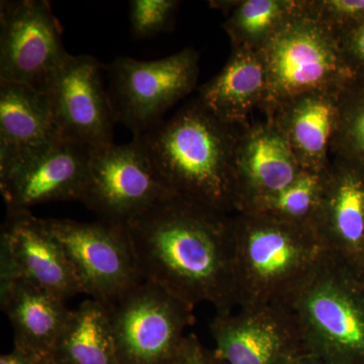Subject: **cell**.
<instances>
[{
	"mask_svg": "<svg viewBox=\"0 0 364 364\" xmlns=\"http://www.w3.org/2000/svg\"><path fill=\"white\" fill-rule=\"evenodd\" d=\"M124 226L143 280L191 308L208 303L217 314L233 312V217L172 193Z\"/></svg>",
	"mask_w": 364,
	"mask_h": 364,
	"instance_id": "6da1fadb",
	"label": "cell"
},
{
	"mask_svg": "<svg viewBox=\"0 0 364 364\" xmlns=\"http://www.w3.org/2000/svg\"><path fill=\"white\" fill-rule=\"evenodd\" d=\"M241 129L218 119L196 98L136 136L165 188L230 215L237 213L235 163Z\"/></svg>",
	"mask_w": 364,
	"mask_h": 364,
	"instance_id": "7a4b0ae2",
	"label": "cell"
},
{
	"mask_svg": "<svg viewBox=\"0 0 364 364\" xmlns=\"http://www.w3.org/2000/svg\"><path fill=\"white\" fill-rule=\"evenodd\" d=\"M45 221L65 251L81 294L111 304L144 282L124 225L104 220Z\"/></svg>",
	"mask_w": 364,
	"mask_h": 364,
	"instance_id": "ba28073f",
	"label": "cell"
},
{
	"mask_svg": "<svg viewBox=\"0 0 364 364\" xmlns=\"http://www.w3.org/2000/svg\"><path fill=\"white\" fill-rule=\"evenodd\" d=\"M303 0L232 1L224 23L233 49L261 50L273 35L301 9Z\"/></svg>",
	"mask_w": 364,
	"mask_h": 364,
	"instance_id": "7402d4cb",
	"label": "cell"
},
{
	"mask_svg": "<svg viewBox=\"0 0 364 364\" xmlns=\"http://www.w3.org/2000/svg\"><path fill=\"white\" fill-rule=\"evenodd\" d=\"M282 304L309 353L331 364H364V284L348 262L325 251Z\"/></svg>",
	"mask_w": 364,
	"mask_h": 364,
	"instance_id": "277c9868",
	"label": "cell"
},
{
	"mask_svg": "<svg viewBox=\"0 0 364 364\" xmlns=\"http://www.w3.org/2000/svg\"><path fill=\"white\" fill-rule=\"evenodd\" d=\"M93 149L59 138L44 149L0 169V191L6 212L33 205L80 200Z\"/></svg>",
	"mask_w": 364,
	"mask_h": 364,
	"instance_id": "5bb4252c",
	"label": "cell"
},
{
	"mask_svg": "<svg viewBox=\"0 0 364 364\" xmlns=\"http://www.w3.org/2000/svg\"><path fill=\"white\" fill-rule=\"evenodd\" d=\"M168 364H228L217 351L208 349L196 334L186 335Z\"/></svg>",
	"mask_w": 364,
	"mask_h": 364,
	"instance_id": "83f0119b",
	"label": "cell"
},
{
	"mask_svg": "<svg viewBox=\"0 0 364 364\" xmlns=\"http://www.w3.org/2000/svg\"><path fill=\"white\" fill-rule=\"evenodd\" d=\"M314 230L325 250L354 265L364 249V169L331 158Z\"/></svg>",
	"mask_w": 364,
	"mask_h": 364,
	"instance_id": "2e32d148",
	"label": "cell"
},
{
	"mask_svg": "<svg viewBox=\"0 0 364 364\" xmlns=\"http://www.w3.org/2000/svg\"><path fill=\"white\" fill-rule=\"evenodd\" d=\"M305 7L336 33L364 21V0H305Z\"/></svg>",
	"mask_w": 364,
	"mask_h": 364,
	"instance_id": "484cf974",
	"label": "cell"
},
{
	"mask_svg": "<svg viewBox=\"0 0 364 364\" xmlns=\"http://www.w3.org/2000/svg\"><path fill=\"white\" fill-rule=\"evenodd\" d=\"M181 2L176 0H132L131 30L135 39H147L168 32Z\"/></svg>",
	"mask_w": 364,
	"mask_h": 364,
	"instance_id": "d4e9b609",
	"label": "cell"
},
{
	"mask_svg": "<svg viewBox=\"0 0 364 364\" xmlns=\"http://www.w3.org/2000/svg\"><path fill=\"white\" fill-rule=\"evenodd\" d=\"M342 88L309 91L286 100L265 119L277 124L306 171L322 172L331 163Z\"/></svg>",
	"mask_w": 364,
	"mask_h": 364,
	"instance_id": "e0dca14e",
	"label": "cell"
},
{
	"mask_svg": "<svg viewBox=\"0 0 364 364\" xmlns=\"http://www.w3.org/2000/svg\"><path fill=\"white\" fill-rule=\"evenodd\" d=\"M0 364H52L49 358L21 350L14 347V350L0 358Z\"/></svg>",
	"mask_w": 364,
	"mask_h": 364,
	"instance_id": "f1b7e54d",
	"label": "cell"
},
{
	"mask_svg": "<svg viewBox=\"0 0 364 364\" xmlns=\"http://www.w3.org/2000/svg\"><path fill=\"white\" fill-rule=\"evenodd\" d=\"M228 364H289L309 353L296 318L284 304L217 314L210 324Z\"/></svg>",
	"mask_w": 364,
	"mask_h": 364,
	"instance_id": "7c38bea8",
	"label": "cell"
},
{
	"mask_svg": "<svg viewBox=\"0 0 364 364\" xmlns=\"http://www.w3.org/2000/svg\"><path fill=\"white\" fill-rule=\"evenodd\" d=\"M342 56L355 80L364 81V21L336 33Z\"/></svg>",
	"mask_w": 364,
	"mask_h": 364,
	"instance_id": "4316f807",
	"label": "cell"
},
{
	"mask_svg": "<svg viewBox=\"0 0 364 364\" xmlns=\"http://www.w3.org/2000/svg\"><path fill=\"white\" fill-rule=\"evenodd\" d=\"M237 213H249L291 186L306 170L270 119L242 127L236 150Z\"/></svg>",
	"mask_w": 364,
	"mask_h": 364,
	"instance_id": "9a60e30c",
	"label": "cell"
},
{
	"mask_svg": "<svg viewBox=\"0 0 364 364\" xmlns=\"http://www.w3.org/2000/svg\"><path fill=\"white\" fill-rule=\"evenodd\" d=\"M235 282L240 308L282 303L325 247L310 227L257 213L233 215Z\"/></svg>",
	"mask_w": 364,
	"mask_h": 364,
	"instance_id": "3957f363",
	"label": "cell"
},
{
	"mask_svg": "<svg viewBox=\"0 0 364 364\" xmlns=\"http://www.w3.org/2000/svg\"><path fill=\"white\" fill-rule=\"evenodd\" d=\"M109 306L119 364H168L195 323L193 308L145 280Z\"/></svg>",
	"mask_w": 364,
	"mask_h": 364,
	"instance_id": "52a82bcc",
	"label": "cell"
},
{
	"mask_svg": "<svg viewBox=\"0 0 364 364\" xmlns=\"http://www.w3.org/2000/svg\"><path fill=\"white\" fill-rule=\"evenodd\" d=\"M289 364H331L324 359L318 358V356L312 355V354H306V355L301 356L296 360Z\"/></svg>",
	"mask_w": 364,
	"mask_h": 364,
	"instance_id": "f546056e",
	"label": "cell"
},
{
	"mask_svg": "<svg viewBox=\"0 0 364 364\" xmlns=\"http://www.w3.org/2000/svg\"><path fill=\"white\" fill-rule=\"evenodd\" d=\"M139 136L93 151L80 200L104 221L126 225L165 196Z\"/></svg>",
	"mask_w": 364,
	"mask_h": 364,
	"instance_id": "30bf717a",
	"label": "cell"
},
{
	"mask_svg": "<svg viewBox=\"0 0 364 364\" xmlns=\"http://www.w3.org/2000/svg\"><path fill=\"white\" fill-rule=\"evenodd\" d=\"M198 60L191 48L151 61L117 57L109 68L107 90L117 123L134 136L161 123L165 112L196 87Z\"/></svg>",
	"mask_w": 364,
	"mask_h": 364,
	"instance_id": "8992f818",
	"label": "cell"
},
{
	"mask_svg": "<svg viewBox=\"0 0 364 364\" xmlns=\"http://www.w3.org/2000/svg\"><path fill=\"white\" fill-rule=\"evenodd\" d=\"M69 56L49 1L0 2V81L44 92Z\"/></svg>",
	"mask_w": 364,
	"mask_h": 364,
	"instance_id": "9c48e42d",
	"label": "cell"
},
{
	"mask_svg": "<svg viewBox=\"0 0 364 364\" xmlns=\"http://www.w3.org/2000/svg\"><path fill=\"white\" fill-rule=\"evenodd\" d=\"M331 156L364 169V81L353 79L342 91Z\"/></svg>",
	"mask_w": 364,
	"mask_h": 364,
	"instance_id": "cb8c5ba5",
	"label": "cell"
},
{
	"mask_svg": "<svg viewBox=\"0 0 364 364\" xmlns=\"http://www.w3.org/2000/svg\"><path fill=\"white\" fill-rule=\"evenodd\" d=\"M352 268H353L354 272H356V274L358 275L359 279H360L364 284V249L360 256H359L358 261L354 263V265H352Z\"/></svg>",
	"mask_w": 364,
	"mask_h": 364,
	"instance_id": "4dcf8cb0",
	"label": "cell"
},
{
	"mask_svg": "<svg viewBox=\"0 0 364 364\" xmlns=\"http://www.w3.org/2000/svg\"><path fill=\"white\" fill-rule=\"evenodd\" d=\"M267 72V93L260 111L268 116L280 104L309 91L342 88L353 80L338 38L301 9L260 50Z\"/></svg>",
	"mask_w": 364,
	"mask_h": 364,
	"instance_id": "5b68a950",
	"label": "cell"
},
{
	"mask_svg": "<svg viewBox=\"0 0 364 364\" xmlns=\"http://www.w3.org/2000/svg\"><path fill=\"white\" fill-rule=\"evenodd\" d=\"M60 136L93 150L114 143L117 123L102 80V65L90 55H70L44 90Z\"/></svg>",
	"mask_w": 364,
	"mask_h": 364,
	"instance_id": "8fae6325",
	"label": "cell"
},
{
	"mask_svg": "<svg viewBox=\"0 0 364 364\" xmlns=\"http://www.w3.org/2000/svg\"><path fill=\"white\" fill-rule=\"evenodd\" d=\"M49 358L52 364H119L109 304L90 299L70 311Z\"/></svg>",
	"mask_w": 364,
	"mask_h": 364,
	"instance_id": "44dd1931",
	"label": "cell"
},
{
	"mask_svg": "<svg viewBox=\"0 0 364 364\" xmlns=\"http://www.w3.org/2000/svg\"><path fill=\"white\" fill-rule=\"evenodd\" d=\"M16 280L63 299L81 294L65 251L45 219L31 210L6 212L0 234V287Z\"/></svg>",
	"mask_w": 364,
	"mask_h": 364,
	"instance_id": "4fadbf2b",
	"label": "cell"
},
{
	"mask_svg": "<svg viewBox=\"0 0 364 364\" xmlns=\"http://www.w3.org/2000/svg\"><path fill=\"white\" fill-rule=\"evenodd\" d=\"M325 172L326 169L322 172H304L291 186L249 213L270 215L314 229L324 193Z\"/></svg>",
	"mask_w": 364,
	"mask_h": 364,
	"instance_id": "603a6c76",
	"label": "cell"
},
{
	"mask_svg": "<svg viewBox=\"0 0 364 364\" xmlns=\"http://www.w3.org/2000/svg\"><path fill=\"white\" fill-rule=\"evenodd\" d=\"M267 72L260 50L233 49L222 70L198 90V100L218 119L234 126L250 124L249 117L264 102Z\"/></svg>",
	"mask_w": 364,
	"mask_h": 364,
	"instance_id": "d6986e66",
	"label": "cell"
},
{
	"mask_svg": "<svg viewBox=\"0 0 364 364\" xmlns=\"http://www.w3.org/2000/svg\"><path fill=\"white\" fill-rule=\"evenodd\" d=\"M1 309L14 333V347L49 358L70 310L65 299L23 280L0 287Z\"/></svg>",
	"mask_w": 364,
	"mask_h": 364,
	"instance_id": "ffe728a7",
	"label": "cell"
},
{
	"mask_svg": "<svg viewBox=\"0 0 364 364\" xmlns=\"http://www.w3.org/2000/svg\"><path fill=\"white\" fill-rule=\"evenodd\" d=\"M59 138L45 92L0 81V169L39 152Z\"/></svg>",
	"mask_w": 364,
	"mask_h": 364,
	"instance_id": "ac0fdd59",
	"label": "cell"
}]
</instances>
